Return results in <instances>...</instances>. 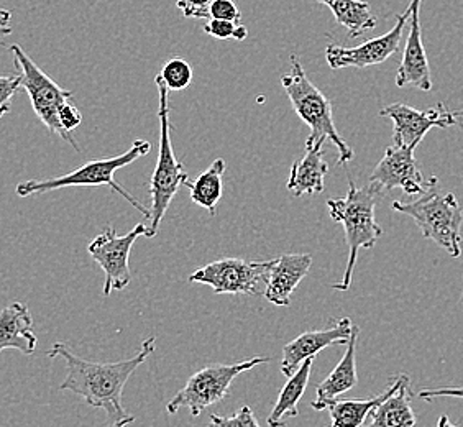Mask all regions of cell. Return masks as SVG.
I'll return each instance as SVG.
<instances>
[{"instance_id":"cell-1","label":"cell","mask_w":463,"mask_h":427,"mask_svg":"<svg viewBox=\"0 0 463 427\" xmlns=\"http://www.w3.org/2000/svg\"><path fill=\"white\" fill-rule=\"evenodd\" d=\"M156 350V337L145 338L137 356L128 360L99 364L76 356L62 342H56L48 350L50 358H62L68 375L61 383V392H72L92 408L106 411L109 427H127L135 421L122 404V394L128 378L143 362Z\"/></svg>"},{"instance_id":"cell-2","label":"cell","mask_w":463,"mask_h":427,"mask_svg":"<svg viewBox=\"0 0 463 427\" xmlns=\"http://www.w3.org/2000/svg\"><path fill=\"white\" fill-rule=\"evenodd\" d=\"M380 196L382 193L373 185L356 187L355 183L350 179L347 196L334 197L327 201L330 217L344 225L348 247L347 267L344 276L339 283L332 285L337 291L350 289L358 251L362 249H373L376 241L383 235V229L374 219V209Z\"/></svg>"},{"instance_id":"cell-3","label":"cell","mask_w":463,"mask_h":427,"mask_svg":"<svg viewBox=\"0 0 463 427\" xmlns=\"http://www.w3.org/2000/svg\"><path fill=\"white\" fill-rule=\"evenodd\" d=\"M152 145L146 140H135L134 145L117 157H109L102 160L88 161L80 168L74 169L68 175H62L58 178L50 179H30V181H22L15 187V193L20 197L38 196V195H46L52 191H58L62 187L76 186H108L116 191L117 195L124 197L128 204L137 209L138 213L143 214L145 219H150V209L137 201L128 191L117 183L114 175L120 168H125L127 165L134 163L135 160L142 158L145 155L150 153Z\"/></svg>"},{"instance_id":"cell-4","label":"cell","mask_w":463,"mask_h":427,"mask_svg":"<svg viewBox=\"0 0 463 427\" xmlns=\"http://www.w3.org/2000/svg\"><path fill=\"white\" fill-rule=\"evenodd\" d=\"M281 86L291 100L294 112L311 128L306 145L330 140L339 150L340 165H347L354 160L352 147L340 137L334 124L332 102L309 80V76L304 71L303 64L296 56H291V71L281 78Z\"/></svg>"},{"instance_id":"cell-5","label":"cell","mask_w":463,"mask_h":427,"mask_svg":"<svg viewBox=\"0 0 463 427\" xmlns=\"http://www.w3.org/2000/svg\"><path fill=\"white\" fill-rule=\"evenodd\" d=\"M392 209L396 213L410 215L418 223L422 237L436 242L440 249L446 250L450 257L462 253L460 229L463 213L457 197L452 193L442 195L439 189V179L432 178L430 186L418 199L402 203L394 201Z\"/></svg>"},{"instance_id":"cell-6","label":"cell","mask_w":463,"mask_h":427,"mask_svg":"<svg viewBox=\"0 0 463 427\" xmlns=\"http://www.w3.org/2000/svg\"><path fill=\"white\" fill-rule=\"evenodd\" d=\"M155 86L158 90V98H160V106H158V117H160L158 145L160 147H158L156 166L150 179V199H152L150 219H148L150 227H146V235H145L148 239L156 237L163 217L166 215L173 199L178 195L179 187L186 186L189 181L184 166L176 158L173 143H171L170 102H168L170 90L161 80L160 74L155 78Z\"/></svg>"},{"instance_id":"cell-7","label":"cell","mask_w":463,"mask_h":427,"mask_svg":"<svg viewBox=\"0 0 463 427\" xmlns=\"http://www.w3.org/2000/svg\"><path fill=\"white\" fill-rule=\"evenodd\" d=\"M269 362V356H259L239 364H214L204 366L187 380L186 386L176 393L166 411L170 414H176L181 408H187L191 416L197 418L209 406L227 398L232 383L239 375L250 372L260 365H267Z\"/></svg>"},{"instance_id":"cell-8","label":"cell","mask_w":463,"mask_h":427,"mask_svg":"<svg viewBox=\"0 0 463 427\" xmlns=\"http://www.w3.org/2000/svg\"><path fill=\"white\" fill-rule=\"evenodd\" d=\"M9 50L14 56L15 68L20 71V84L27 90L36 117L52 134L61 137L64 142L74 147L76 152H80L78 142L72 138L71 134L64 132L58 119L60 107L72 99L71 90H62L61 86H58L43 70H40V66H36V62L22 50V46L12 45Z\"/></svg>"},{"instance_id":"cell-9","label":"cell","mask_w":463,"mask_h":427,"mask_svg":"<svg viewBox=\"0 0 463 427\" xmlns=\"http://www.w3.org/2000/svg\"><path fill=\"white\" fill-rule=\"evenodd\" d=\"M273 260L247 261L241 259H222L199 268L189 276V283L211 286L215 294L263 293L261 285H267L268 273Z\"/></svg>"},{"instance_id":"cell-10","label":"cell","mask_w":463,"mask_h":427,"mask_svg":"<svg viewBox=\"0 0 463 427\" xmlns=\"http://www.w3.org/2000/svg\"><path fill=\"white\" fill-rule=\"evenodd\" d=\"M146 235V225L137 223L132 231L125 235H117L114 227H106L90 242L88 251L99 267L104 270V294L110 296L112 291H122L132 281V271L128 267L130 251L137 239Z\"/></svg>"},{"instance_id":"cell-11","label":"cell","mask_w":463,"mask_h":427,"mask_svg":"<svg viewBox=\"0 0 463 427\" xmlns=\"http://www.w3.org/2000/svg\"><path fill=\"white\" fill-rule=\"evenodd\" d=\"M430 183L432 178L422 176L418 160L414 158V150L398 145L386 148L383 158L374 166L370 176V185H373L382 195L400 187L408 196H420L428 191Z\"/></svg>"},{"instance_id":"cell-12","label":"cell","mask_w":463,"mask_h":427,"mask_svg":"<svg viewBox=\"0 0 463 427\" xmlns=\"http://www.w3.org/2000/svg\"><path fill=\"white\" fill-rule=\"evenodd\" d=\"M380 116L392 119L394 124L392 145L406 147L416 150L419 143L428 135L430 128H449L457 124L454 112L447 110V107L439 102L434 109L418 110L411 106L396 102L380 110Z\"/></svg>"},{"instance_id":"cell-13","label":"cell","mask_w":463,"mask_h":427,"mask_svg":"<svg viewBox=\"0 0 463 427\" xmlns=\"http://www.w3.org/2000/svg\"><path fill=\"white\" fill-rule=\"evenodd\" d=\"M412 5L406 9L404 14L396 17V25L382 36H376L368 40L362 45L354 48H344L339 45H327L326 48V60L329 62L332 70H342V68H368L376 66L386 62L390 56L400 50L402 43V30L406 27L411 17Z\"/></svg>"},{"instance_id":"cell-14","label":"cell","mask_w":463,"mask_h":427,"mask_svg":"<svg viewBox=\"0 0 463 427\" xmlns=\"http://www.w3.org/2000/svg\"><path fill=\"white\" fill-rule=\"evenodd\" d=\"M354 329V324L348 318H340L337 320H330L329 327L319 330L304 332L299 337L294 338L283 348L281 358V374L288 378L293 376L304 360L316 358V356L324 348L332 346H347L348 338Z\"/></svg>"},{"instance_id":"cell-15","label":"cell","mask_w":463,"mask_h":427,"mask_svg":"<svg viewBox=\"0 0 463 427\" xmlns=\"http://www.w3.org/2000/svg\"><path fill=\"white\" fill-rule=\"evenodd\" d=\"M420 4L422 0H411L410 35L406 40V48L402 53V64L396 72V86L398 88H416V90H432V78L429 68L428 54L422 43V30H420Z\"/></svg>"},{"instance_id":"cell-16","label":"cell","mask_w":463,"mask_h":427,"mask_svg":"<svg viewBox=\"0 0 463 427\" xmlns=\"http://www.w3.org/2000/svg\"><path fill=\"white\" fill-rule=\"evenodd\" d=\"M312 257L309 253H288L273 260L268 273L265 298L275 306H289V298L309 273Z\"/></svg>"},{"instance_id":"cell-17","label":"cell","mask_w":463,"mask_h":427,"mask_svg":"<svg viewBox=\"0 0 463 427\" xmlns=\"http://www.w3.org/2000/svg\"><path fill=\"white\" fill-rule=\"evenodd\" d=\"M358 336H360V327L354 326L350 338H348L347 350L342 356V360L316 390V400L312 403L314 410H327L332 401L339 400L342 394L355 388L356 383H358L355 358Z\"/></svg>"},{"instance_id":"cell-18","label":"cell","mask_w":463,"mask_h":427,"mask_svg":"<svg viewBox=\"0 0 463 427\" xmlns=\"http://www.w3.org/2000/svg\"><path fill=\"white\" fill-rule=\"evenodd\" d=\"M33 318L24 303H12L0 311V354L7 348L20 350L24 356H33L36 350Z\"/></svg>"},{"instance_id":"cell-19","label":"cell","mask_w":463,"mask_h":427,"mask_svg":"<svg viewBox=\"0 0 463 427\" xmlns=\"http://www.w3.org/2000/svg\"><path fill=\"white\" fill-rule=\"evenodd\" d=\"M324 143L306 145V152L299 160H296L291 166L288 189L294 196L301 197L304 195H319L324 191V179L329 173V165L324 158L322 152Z\"/></svg>"},{"instance_id":"cell-20","label":"cell","mask_w":463,"mask_h":427,"mask_svg":"<svg viewBox=\"0 0 463 427\" xmlns=\"http://www.w3.org/2000/svg\"><path fill=\"white\" fill-rule=\"evenodd\" d=\"M408 375H396L392 376V383L383 393L374 396L372 400H335L329 404L330 419L334 427H362L365 424L370 413L380 406L388 396L396 392Z\"/></svg>"},{"instance_id":"cell-21","label":"cell","mask_w":463,"mask_h":427,"mask_svg":"<svg viewBox=\"0 0 463 427\" xmlns=\"http://www.w3.org/2000/svg\"><path fill=\"white\" fill-rule=\"evenodd\" d=\"M414 393L411 390L410 376L402 386L370 413L366 427H418V419L411 406Z\"/></svg>"},{"instance_id":"cell-22","label":"cell","mask_w":463,"mask_h":427,"mask_svg":"<svg viewBox=\"0 0 463 427\" xmlns=\"http://www.w3.org/2000/svg\"><path fill=\"white\" fill-rule=\"evenodd\" d=\"M312 364H314V358L304 360L301 366L298 368V372L293 376H289V382L286 383L283 390L279 392L277 404L268 416V426L286 427L288 419L296 418L299 414L298 404H299V401L303 398L304 392L307 388Z\"/></svg>"},{"instance_id":"cell-23","label":"cell","mask_w":463,"mask_h":427,"mask_svg":"<svg viewBox=\"0 0 463 427\" xmlns=\"http://www.w3.org/2000/svg\"><path fill=\"white\" fill-rule=\"evenodd\" d=\"M329 7L340 27L348 30V38L355 40L368 30L376 27L372 5L365 0H316Z\"/></svg>"},{"instance_id":"cell-24","label":"cell","mask_w":463,"mask_h":427,"mask_svg":"<svg viewBox=\"0 0 463 427\" xmlns=\"http://www.w3.org/2000/svg\"><path fill=\"white\" fill-rule=\"evenodd\" d=\"M225 168H227L225 161L222 158H217L199 178L194 179L193 183L191 181L186 183V186L191 191L193 203L204 207L211 215H214L215 205L222 197Z\"/></svg>"},{"instance_id":"cell-25","label":"cell","mask_w":463,"mask_h":427,"mask_svg":"<svg viewBox=\"0 0 463 427\" xmlns=\"http://www.w3.org/2000/svg\"><path fill=\"white\" fill-rule=\"evenodd\" d=\"M160 78L170 90H186L193 82V66L181 58H173L163 64Z\"/></svg>"},{"instance_id":"cell-26","label":"cell","mask_w":463,"mask_h":427,"mask_svg":"<svg viewBox=\"0 0 463 427\" xmlns=\"http://www.w3.org/2000/svg\"><path fill=\"white\" fill-rule=\"evenodd\" d=\"M204 33L214 36L217 40H239L243 42L249 36V30L241 22L232 20H219V18H209L205 24Z\"/></svg>"},{"instance_id":"cell-27","label":"cell","mask_w":463,"mask_h":427,"mask_svg":"<svg viewBox=\"0 0 463 427\" xmlns=\"http://www.w3.org/2000/svg\"><path fill=\"white\" fill-rule=\"evenodd\" d=\"M209 427H261L255 418V413L250 406H243L233 416H219L211 414V426Z\"/></svg>"},{"instance_id":"cell-28","label":"cell","mask_w":463,"mask_h":427,"mask_svg":"<svg viewBox=\"0 0 463 427\" xmlns=\"http://www.w3.org/2000/svg\"><path fill=\"white\" fill-rule=\"evenodd\" d=\"M22 88L20 76H0V119L7 116L12 107V99L15 92Z\"/></svg>"},{"instance_id":"cell-29","label":"cell","mask_w":463,"mask_h":427,"mask_svg":"<svg viewBox=\"0 0 463 427\" xmlns=\"http://www.w3.org/2000/svg\"><path fill=\"white\" fill-rule=\"evenodd\" d=\"M209 15L211 18L232 20V22H241V10L235 5L233 0H213Z\"/></svg>"},{"instance_id":"cell-30","label":"cell","mask_w":463,"mask_h":427,"mask_svg":"<svg viewBox=\"0 0 463 427\" xmlns=\"http://www.w3.org/2000/svg\"><path fill=\"white\" fill-rule=\"evenodd\" d=\"M58 119H60V124H61L64 132L71 134L72 130H76L82 122V114H80V109L72 104L71 100L64 102L60 110H58Z\"/></svg>"},{"instance_id":"cell-31","label":"cell","mask_w":463,"mask_h":427,"mask_svg":"<svg viewBox=\"0 0 463 427\" xmlns=\"http://www.w3.org/2000/svg\"><path fill=\"white\" fill-rule=\"evenodd\" d=\"M211 4L213 0H178L176 7L186 18H211Z\"/></svg>"},{"instance_id":"cell-32","label":"cell","mask_w":463,"mask_h":427,"mask_svg":"<svg viewBox=\"0 0 463 427\" xmlns=\"http://www.w3.org/2000/svg\"><path fill=\"white\" fill-rule=\"evenodd\" d=\"M12 10L0 9V27H10Z\"/></svg>"},{"instance_id":"cell-33","label":"cell","mask_w":463,"mask_h":427,"mask_svg":"<svg viewBox=\"0 0 463 427\" xmlns=\"http://www.w3.org/2000/svg\"><path fill=\"white\" fill-rule=\"evenodd\" d=\"M437 427H457V426H454V424H452V422H450V419H449V416H446V414H444V416H440V418H439V422H437Z\"/></svg>"},{"instance_id":"cell-34","label":"cell","mask_w":463,"mask_h":427,"mask_svg":"<svg viewBox=\"0 0 463 427\" xmlns=\"http://www.w3.org/2000/svg\"><path fill=\"white\" fill-rule=\"evenodd\" d=\"M454 114L457 125H460V128H463V110H458V112H454Z\"/></svg>"},{"instance_id":"cell-35","label":"cell","mask_w":463,"mask_h":427,"mask_svg":"<svg viewBox=\"0 0 463 427\" xmlns=\"http://www.w3.org/2000/svg\"><path fill=\"white\" fill-rule=\"evenodd\" d=\"M12 27H0V38H4V36L12 35Z\"/></svg>"},{"instance_id":"cell-36","label":"cell","mask_w":463,"mask_h":427,"mask_svg":"<svg viewBox=\"0 0 463 427\" xmlns=\"http://www.w3.org/2000/svg\"><path fill=\"white\" fill-rule=\"evenodd\" d=\"M460 303H462V306H463V289H462V296H460Z\"/></svg>"},{"instance_id":"cell-37","label":"cell","mask_w":463,"mask_h":427,"mask_svg":"<svg viewBox=\"0 0 463 427\" xmlns=\"http://www.w3.org/2000/svg\"><path fill=\"white\" fill-rule=\"evenodd\" d=\"M332 427H334V426H332ZM362 427H366V424H364V426H362Z\"/></svg>"}]
</instances>
